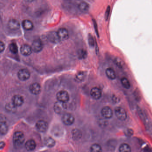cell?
I'll use <instances>...</instances> for the list:
<instances>
[{"label": "cell", "instance_id": "6da1fadb", "mask_svg": "<svg viewBox=\"0 0 152 152\" xmlns=\"http://www.w3.org/2000/svg\"><path fill=\"white\" fill-rule=\"evenodd\" d=\"M25 136L21 131L15 132L13 135V142L16 146H21L25 141Z\"/></svg>", "mask_w": 152, "mask_h": 152}, {"label": "cell", "instance_id": "7a4b0ae2", "mask_svg": "<svg viewBox=\"0 0 152 152\" xmlns=\"http://www.w3.org/2000/svg\"><path fill=\"white\" fill-rule=\"evenodd\" d=\"M8 130L6 118L3 114H0V134L5 135Z\"/></svg>", "mask_w": 152, "mask_h": 152}, {"label": "cell", "instance_id": "3957f363", "mask_svg": "<svg viewBox=\"0 0 152 152\" xmlns=\"http://www.w3.org/2000/svg\"><path fill=\"white\" fill-rule=\"evenodd\" d=\"M115 114L117 118L122 121L126 120L127 118L126 111L121 107H117L115 108Z\"/></svg>", "mask_w": 152, "mask_h": 152}, {"label": "cell", "instance_id": "277c9868", "mask_svg": "<svg viewBox=\"0 0 152 152\" xmlns=\"http://www.w3.org/2000/svg\"><path fill=\"white\" fill-rule=\"evenodd\" d=\"M56 99L58 101L67 103L69 100V94L65 90H61L56 94Z\"/></svg>", "mask_w": 152, "mask_h": 152}, {"label": "cell", "instance_id": "5b68a950", "mask_svg": "<svg viewBox=\"0 0 152 152\" xmlns=\"http://www.w3.org/2000/svg\"><path fill=\"white\" fill-rule=\"evenodd\" d=\"M67 106L66 103L58 101L55 102L54 105V110L56 113L61 114L66 110Z\"/></svg>", "mask_w": 152, "mask_h": 152}, {"label": "cell", "instance_id": "8992f818", "mask_svg": "<svg viewBox=\"0 0 152 152\" xmlns=\"http://www.w3.org/2000/svg\"><path fill=\"white\" fill-rule=\"evenodd\" d=\"M62 121L64 124L67 126H71L75 121L74 116L69 113H66L63 114Z\"/></svg>", "mask_w": 152, "mask_h": 152}, {"label": "cell", "instance_id": "52a82bcc", "mask_svg": "<svg viewBox=\"0 0 152 152\" xmlns=\"http://www.w3.org/2000/svg\"><path fill=\"white\" fill-rule=\"evenodd\" d=\"M17 76L20 80L23 81H26L30 78V72L28 69H23L18 71Z\"/></svg>", "mask_w": 152, "mask_h": 152}, {"label": "cell", "instance_id": "ba28073f", "mask_svg": "<svg viewBox=\"0 0 152 152\" xmlns=\"http://www.w3.org/2000/svg\"><path fill=\"white\" fill-rule=\"evenodd\" d=\"M43 44L41 41L39 39H36L32 43V50L35 53H39L43 49Z\"/></svg>", "mask_w": 152, "mask_h": 152}, {"label": "cell", "instance_id": "9c48e42d", "mask_svg": "<svg viewBox=\"0 0 152 152\" xmlns=\"http://www.w3.org/2000/svg\"><path fill=\"white\" fill-rule=\"evenodd\" d=\"M47 39L50 42L55 44L59 43L61 41L57 32L54 31H52L48 33L47 35Z\"/></svg>", "mask_w": 152, "mask_h": 152}, {"label": "cell", "instance_id": "30bf717a", "mask_svg": "<svg viewBox=\"0 0 152 152\" xmlns=\"http://www.w3.org/2000/svg\"><path fill=\"white\" fill-rule=\"evenodd\" d=\"M36 127L38 131L40 132H45L47 130L48 125L47 122L44 120H39L36 122Z\"/></svg>", "mask_w": 152, "mask_h": 152}, {"label": "cell", "instance_id": "8fae6325", "mask_svg": "<svg viewBox=\"0 0 152 152\" xmlns=\"http://www.w3.org/2000/svg\"><path fill=\"white\" fill-rule=\"evenodd\" d=\"M57 33L61 41L66 40L69 37L68 30L64 28L59 29L58 30Z\"/></svg>", "mask_w": 152, "mask_h": 152}, {"label": "cell", "instance_id": "7c38bea8", "mask_svg": "<svg viewBox=\"0 0 152 152\" xmlns=\"http://www.w3.org/2000/svg\"><path fill=\"white\" fill-rule=\"evenodd\" d=\"M101 114L105 118L110 119L113 117V112L110 107L106 106L102 108Z\"/></svg>", "mask_w": 152, "mask_h": 152}, {"label": "cell", "instance_id": "4fadbf2b", "mask_svg": "<svg viewBox=\"0 0 152 152\" xmlns=\"http://www.w3.org/2000/svg\"><path fill=\"white\" fill-rule=\"evenodd\" d=\"M91 97L94 99H99L102 95L101 90L98 87H93L91 89L90 92Z\"/></svg>", "mask_w": 152, "mask_h": 152}, {"label": "cell", "instance_id": "5bb4252c", "mask_svg": "<svg viewBox=\"0 0 152 152\" xmlns=\"http://www.w3.org/2000/svg\"><path fill=\"white\" fill-rule=\"evenodd\" d=\"M8 26L9 29L16 30L19 29L20 27L19 22L15 19H11L9 21Z\"/></svg>", "mask_w": 152, "mask_h": 152}, {"label": "cell", "instance_id": "9a60e30c", "mask_svg": "<svg viewBox=\"0 0 152 152\" xmlns=\"http://www.w3.org/2000/svg\"><path fill=\"white\" fill-rule=\"evenodd\" d=\"M24 99L22 96L19 95H16L12 98V103L16 107L20 106L23 105Z\"/></svg>", "mask_w": 152, "mask_h": 152}, {"label": "cell", "instance_id": "2e32d148", "mask_svg": "<svg viewBox=\"0 0 152 152\" xmlns=\"http://www.w3.org/2000/svg\"><path fill=\"white\" fill-rule=\"evenodd\" d=\"M29 90L33 94L38 95L40 93L41 87L39 83H34L30 85Z\"/></svg>", "mask_w": 152, "mask_h": 152}, {"label": "cell", "instance_id": "e0dca14e", "mask_svg": "<svg viewBox=\"0 0 152 152\" xmlns=\"http://www.w3.org/2000/svg\"><path fill=\"white\" fill-rule=\"evenodd\" d=\"M78 9L80 12L83 13H87L89 9V5L87 2L81 1L78 6Z\"/></svg>", "mask_w": 152, "mask_h": 152}, {"label": "cell", "instance_id": "ac0fdd59", "mask_svg": "<svg viewBox=\"0 0 152 152\" xmlns=\"http://www.w3.org/2000/svg\"><path fill=\"white\" fill-rule=\"evenodd\" d=\"M32 48L30 46L28 45H22L21 48V53L22 55L24 56H29L32 54Z\"/></svg>", "mask_w": 152, "mask_h": 152}, {"label": "cell", "instance_id": "d6986e66", "mask_svg": "<svg viewBox=\"0 0 152 152\" xmlns=\"http://www.w3.org/2000/svg\"><path fill=\"white\" fill-rule=\"evenodd\" d=\"M22 26L25 30L30 31L34 28V24L31 21L26 19L23 21L22 23Z\"/></svg>", "mask_w": 152, "mask_h": 152}, {"label": "cell", "instance_id": "ffe728a7", "mask_svg": "<svg viewBox=\"0 0 152 152\" xmlns=\"http://www.w3.org/2000/svg\"><path fill=\"white\" fill-rule=\"evenodd\" d=\"M36 147V143L34 140L30 139L26 141L25 147L28 151H33Z\"/></svg>", "mask_w": 152, "mask_h": 152}, {"label": "cell", "instance_id": "44dd1931", "mask_svg": "<svg viewBox=\"0 0 152 152\" xmlns=\"http://www.w3.org/2000/svg\"><path fill=\"white\" fill-rule=\"evenodd\" d=\"M106 74L107 77L109 79L113 80L116 78V73L113 69L110 68L107 69L106 71Z\"/></svg>", "mask_w": 152, "mask_h": 152}, {"label": "cell", "instance_id": "7402d4cb", "mask_svg": "<svg viewBox=\"0 0 152 152\" xmlns=\"http://www.w3.org/2000/svg\"><path fill=\"white\" fill-rule=\"evenodd\" d=\"M119 152H131V147L126 143H123L120 146L119 148Z\"/></svg>", "mask_w": 152, "mask_h": 152}, {"label": "cell", "instance_id": "603a6c76", "mask_svg": "<svg viewBox=\"0 0 152 152\" xmlns=\"http://www.w3.org/2000/svg\"><path fill=\"white\" fill-rule=\"evenodd\" d=\"M121 82L123 87L126 89H129L131 88V84L128 80L126 78L123 77L121 80Z\"/></svg>", "mask_w": 152, "mask_h": 152}, {"label": "cell", "instance_id": "cb8c5ba5", "mask_svg": "<svg viewBox=\"0 0 152 152\" xmlns=\"http://www.w3.org/2000/svg\"><path fill=\"white\" fill-rule=\"evenodd\" d=\"M6 109L8 112L14 113L16 111V107L12 102V103L6 104Z\"/></svg>", "mask_w": 152, "mask_h": 152}, {"label": "cell", "instance_id": "d4e9b609", "mask_svg": "<svg viewBox=\"0 0 152 152\" xmlns=\"http://www.w3.org/2000/svg\"><path fill=\"white\" fill-rule=\"evenodd\" d=\"M91 152H102L101 146L98 144H93L90 147Z\"/></svg>", "mask_w": 152, "mask_h": 152}, {"label": "cell", "instance_id": "484cf974", "mask_svg": "<svg viewBox=\"0 0 152 152\" xmlns=\"http://www.w3.org/2000/svg\"><path fill=\"white\" fill-rule=\"evenodd\" d=\"M114 63L117 65L118 67L122 69L125 66V63L122 59L118 57H116L114 59Z\"/></svg>", "mask_w": 152, "mask_h": 152}, {"label": "cell", "instance_id": "4316f807", "mask_svg": "<svg viewBox=\"0 0 152 152\" xmlns=\"http://www.w3.org/2000/svg\"><path fill=\"white\" fill-rule=\"evenodd\" d=\"M45 144L47 146L52 147L54 146L55 144V141L54 139L49 137L46 138V141H45Z\"/></svg>", "mask_w": 152, "mask_h": 152}, {"label": "cell", "instance_id": "83f0119b", "mask_svg": "<svg viewBox=\"0 0 152 152\" xmlns=\"http://www.w3.org/2000/svg\"><path fill=\"white\" fill-rule=\"evenodd\" d=\"M72 135L74 138L77 139L81 138V133L78 129H75L72 131Z\"/></svg>", "mask_w": 152, "mask_h": 152}, {"label": "cell", "instance_id": "f1b7e54d", "mask_svg": "<svg viewBox=\"0 0 152 152\" xmlns=\"http://www.w3.org/2000/svg\"><path fill=\"white\" fill-rule=\"evenodd\" d=\"M85 78V74L83 72H80L76 76V79L78 81L84 80Z\"/></svg>", "mask_w": 152, "mask_h": 152}, {"label": "cell", "instance_id": "f546056e", "mask_svg": "<svg viewBox=\"0 0 152 152\" xmlns=\"http://www.w3.org/2000/svg\"><path fill=\"white\" fill-rule=\"evenodd\" d=\"M9 50L13 54H16L18 52L17 45L16 43H11L9 46Z\"/></svg>", "mask_w": 152, "mask_h": 152}, {"label": "cell", "instance_id": "4dcf8cb0", "mask_svg": "<svg viewBox=\"0 0 152 152\" xmlns=\"http://www.w3.org/2000/svg\"><path fill=\"white\" fill-rule=\"evenodd\" d=\"M79 58L81 59H85L87 56V53L84 50H81L78 52Z\"/></svg>", "mask_w": 152, "mask_h": 152}, {"label": "cell", "instance_id": "1f68e13d", "mask_svg": "<svg viewBox=\"0 0 152 152\" xmlns=\"http://www.w3.org/2000/svg\"><path fill=\"white\" fill-rule=\"evenodd\" d=\"M88 41L89 46L93 47L94 45V40L93 37L91 34H89L88 35Z\"/></svg>", "mask_w": 152, "mask_h": 152}, {"label": "cell", "instance_id": "d6a6232c", "mask_svg": "<svg viewBox=\"0 0 152 152\" xmlns=\"http://www.w3.org/2000/svg\"><path fill=\"white\" fill-rule=\"evenodd\" d=\"M110 10H111L110 6H108L107 7V8L106 10V12H105V18L106 21H107L108 20V18H109Z\"/></svg>", "mask_w": 152, "mask_h": 152}, {"label": "cell", "instance_id": "836d02e7", "mask_svg": "<svg viewBox=\"0 0 152 152\" xmlns=\"http://www.w3.org/2000/svg\"><path fill=\"white\" fill-rule=\"evenodd\" d=\"M134 96L136 100L138 101H139L141 99L140 94L139 93V91H138V90H135L134 91Z\"/></svg>", "mask_w": 152, "mask_h": 152}, {"label": "cell", "instance_id": "e575fe53", "mask_svg": "<svg viewBox=\"0 0 152 152\" xmlns=\"http://www.w3.org/2000/svg\"><path fill=\"white\" fill-rule=\"evenodd\" d=\"M133 131L132 129H128L126 131V134L127 136H131L133 135Z\"/></svg>", "mask_w": 152, "mask_h": 152}, {"label": "cell", "instance_id": "d590c367", "mask_svg": "<svg viewBox=\"0 0 152 152\" xmlns=\"http://www.w3.org/2000/svg\"><path fill=\"white\" fill-rule=\"evenodd\" d=\"M5 48L4 43L2 41H0V53L3 52Z\"/></svg>", "mask_w": 152, "mask_h": 152}, {"label": "cell", "instance_id": "8d00e7d4", "mask_svg": "<svg viewBox=\"0 0 152 152\" xmlns=\"http://www.w3.org/2000/svg\"><path fill=\"white\" fill-rule=\"evenodd\" d=\"M93 23L94 27L95 28V31H96V32L97 33V34H98V26H97V23H96V21L94 19H93Z\"/></svg>", "mask_w": 152, "mask_h": 152}, {"label": "cell", "instance_id": "74e56055", "mask_svg": "<svg viewBox=\"0 0 152 152\" xmlns=\"http://www.w3.org/2000/svg\"><path fill=\"white\" fill-rule=\"evenodd\" d=\"M113 101H114L116 103H118L120 101V99L116 96H114L113 97Z\"/></svg>", "mask_w": 152, "mask_h": 152}, {"label": "cell", "instance_id": "f35d334b", "mask_svg": "<svg viewBox=\"0 0 152 152\" xmlns=\"http://www.w3.org/2000/svg\"><path fill=\"white\" fill-rule=\"evenodd\" d=\"M5 142L3 141H1L0 142V149H2L4 148L5 146Z\"/></svg>", "mask_w": 152, "mask_h": 152}, {"label": "cell", "instance_id": "ab89813d", "mask_svg": "<svg viewBox=\"0 0 152 152\" xmlns=\"http://www.w3.org/2000/svg\"><path fill=\"white\" fill-rule=\"evenodd\" d=\"M24 1L27 3H31L34 1V0H24Z\"/></svg>", "mask_w": 152, "mask_h": 152}]
</instances>
